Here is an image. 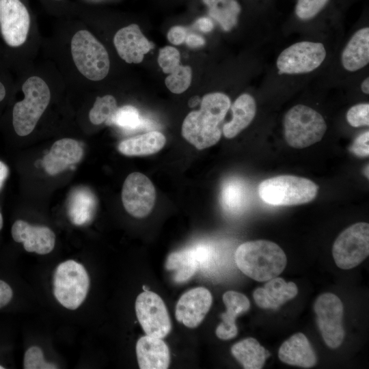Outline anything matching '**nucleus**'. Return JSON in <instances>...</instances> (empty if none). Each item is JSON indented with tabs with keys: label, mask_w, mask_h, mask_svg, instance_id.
I'll return each instance as SVG.
<instances>
[{
	"label": "nucleus",
	"mask_w": 369,
	"mask_h": 369,
	"mask_svg": "<svg viewBox=\"0 0 369 369\" xmlns=\"http://www.w3.org/2000/svg\"><path fill=\"white\" fill-rule=\"evenodd\" d=\"M230 105V98L223 93L204 95L200 109L191 111L185 117L182 125L183 137L199 150L216 144L221 136L219 126Z\"/></svg>",
	"instance_id": "obj_1"
},
{
	"label": "nucleus",
	"mask_w": 369,
	"mask_h": 369,
	"mask_svg": "<svg viewBox=\"0 0 369 369\" xmlns=\"http://www.w3.org/2000/svg\"><path fill=\"white\" fill-rule=\"evenodd\" d=\"M234 260L244 274L258 282L277 277L284 271L287 262L282 249L276 243L266 240L241 244L235 251Z\"/></svg>",
	"instance_id": "obj_2"
},
{
	"label": "nucleus",
	"mask_w": 369,
	"mask_h": 369,
	"mask_svg": "<svg viewBox=\"0 0 369 369\" xmlns=\"http://www.w3.org/2000/svg\"><path fill=\"white\" fill-rule=\"evenodd\" d=\"M318 185L310 179L281 175L265 179L258 186V194L273 206H292L308 203L317 195Z\"/></svg>",
	"instance_id": "obj_3"
},
{
	"label": "nucleus",
	"mask_w": 369,
	"mask_h": 369,
	"mask_svg": "<svg viewBox=\"0 0 369 369\" xmlns=\"http://www.w3.org/2000/svg\"><path fill=\"white\" fill-rule=\"evenodd\" d=\"M24 99L13 108L12 123L19 136L30 134L46 109L51 92L46 83L40 77H31L23 83Z\"/></svg>",
	"instance_id": "obj_4"
},
{
	"label": "nucleus",
	"mask_w": 369,
	"mask_h": 369,
	"mask_svg": "<svg viewBox=\"0 0 369 369\" xmlns=\"http://www.w3.org/2000/svg\"><path fill=\"white\" fill-rule=\"evenodd\" d=\"M327 124L316 111L303 105L290 109L284 118V133L287 144L295 148H304L322 139Z\"/></svg>",
	"instance_id": "obj_5"
},
{
	"label": "nucleus",
	"mask_w": 369,
	"mask_h": 369,
	"mask_svg": "<svg viewBox=\"0 0 369 369\" xmlns=\"http://www.w3.org/2000/svg\"><path fill=\"white\" fill-rule=\"evenodd\" d=\"M53 292L57 301L64 308L74 310L85 299L90 277L85 267L72 260L60 263L53 279Z\"/></svg>",
	"instance_id": "obj_6"
},
{
	"label": "nucleus",
	"mask_w": 369,
	"mask_h": 369,
	"mask_svg": "<svg viewBox=\"0 0 369 369\" xmlns=\"http://www.w3.org/2000/svg\"><path fill=\"white\" fill-rule=\"evenodd\" d=\"M75 66L87 79L100 81L107 75L110 61L105 46L88 31H78L71 40Z\"/></svg>",
	"instance_id": "obj_7"
},
{
	"label": "nucleus",
	"mask_w": 369,
	"mask_h": 369,
	"mask_svg": "<svg viewBox=\"0 0 369 369\" xmlns=\"http://www.w3.org/2000/svg\"><path fill=\"white\" fill-rule=\"evenodd\" d=\"M332 254L340 269H350L359 264L369 254V224L359 222L342 232L333 243Z\"/></svg>",
	"instance_id": "obj_8"
},
{
	"label": "nucleus",
	"mask_w": 369,
	"mask_h": 369,
	"mask_svg": "<svg viewBox=\"0 0 369 369\" xmlns=\"http://www.w3.org/2000/svg\"><path fill=\"white\" fill-rule=\"evenodd\" d=\"M326 50L320 42L303 41L286 49L277 59L280 74H303L313 71L324 61Z\"/></svg>",
	"instance_id": "obj_9"
},
{
	"label": "nucleus",
	"mask_w": 369,
	"mask_h": 369,
	"mask_svg": "<svg viewBox=\"0 0 369 369\" xmlns=\"http://www.w3.org/2000/svg\"><path fill=\"white\" fill-rule=\"evenodd\" d=\"M317 324L326 344L338 348L342 342L344 331L342 325L343 304L334 294L326 292L320 295L314 305Z\"/></svg>",
	"instance_id": "obj_10"
},
{
	"label": "nucleus",
	"mask_w": 369,
	"mask_h": 369,
	"mask_svg": "<svg viewBox=\"0 0 369 369\" xmlns=\"http://www.w3.org/2000/svg\"><path fill=\"white\" fill-rule=\"evenodd\" d=\"M137 319L147 336L163 338L170 331L171 320L163 299L150 290L140 293L135 301Z\"/></svg>",
	"instance_id": "obj_11"
},
{
	"label": "nucleus",
	"mask_w": 369,
	"mask_h": 369,
	"mask_svg": "<svg viewBox=\"0 0 369 369\" xmlns=\"http://www.w3.org/2000/svg\"><path fill=\"white\" fill-rule=\"evenodd\" d=\"M156 191L150 180L140 172L130 174L124 180L122 201L125 210L137 218L146 217L152 210Z\"/></svg>",
	"instance_id": "obj_12"
},
{
	"label": "nucleus",
	"mask_w": 369,
	"mask_h": 369,
	"mask_svg": "<svg viewBox=\"0 0 369 369\" xmlns=\"http://www.w3.org/2000/svg\"><path fill=\"white\" fill-rule=\"evenodd\" d=\"M29 27V12L20 0H0V31L8 45H22L27 39Z\"/></svg>",
	"instance_id": "obj_13"
},
{
	"label": "nucleus",
	"mask_w": 369,
	"mask_h": 369,
	"mask_svg": "<svg viewBox=\"0 0 369 369\" xmlns=\"http://www.w3.org/2000/svg\"><path fill=\"white\" fill-rule=\"evenodd\" d=\"M212 302V295L208 289L203 287L191 289L178 301L176 318L187 327H196L208 313Z\"/></svg>",
	"instance_id": "obj_14"
},
{
	"label": "nucleus",
	"mask_w": 369,
	"mask_h": 369,
	"mask_svg": "<svg viewBox=\"0 0 369 369\" xmlns=\"http://www.w3.org/2000/svg\"><path fill=\"white\" fill-rule=\"evenodd\" d=\"M113 44L119 56L128 64L141 63L144 55L154 46L137 24L119 29L114 36Z\"/></svg>",
	"instance_id": "obj_15"
},
{
	"label": "nucleus",
	"mask_w": 369,
	"mask_h": 369,
	"mask_svg": "<svg viewBox=\"0 0 369 369\" xmlns=\"http://www.w3.org/2000/svg\"><path fill=\"white\" fill-rule=\"evenodd\" d=\"M11 232L14 241L22 243L28 252L45 255L54 249L55 234L46 226H32L23 220H17L12 225Z\"/></svg>",
	"instance_id": "obj_16"
},
{
	"label": "nucleus",
	"mask_w": 369,
	"mask_h": 369,
	"mask_svg": "<svg viewBox=\"0 0 369 369\" xmlns=\"http://www.w3.org/2000/svg\"><path fill=\"white\" fill-rule=\"evenodd\" d=\"M83 149L75 139L64 138L55 141L42 160L49 175H56L80 161Z\"/></svg>",
	"instance_id": "obj_17"
},
{
	"label": "nucleus",
	"mask_w": 369,
	"mask_h": 369,
	"mask_svg": "<svg viewBox=\"0 0 369 369\" xmlns=\"http://www.w3.org/2000/svg\"><path fill=\"white\" fill-rule=\"evenodd\" d=\"M136 354L141 369H166L170 355L167 345L162 340L146 335L136 344Z\"/></svg>",
	"instance_id": "obj_18"
},
{
	"label": "nucleus",
	"mask_w": 369,
	"mask_h": 369,
	"mask_svg": "<svg viewBox=\"0 0 369 369\" xmlns=\"http://www.w3.org/2000/svg\"><path fill=\"white\" fill-rule=\"evenodd\" d=\"M298 289L294 282H286L282 278L274 277L262 288H256L253 297L256 303L264 309H277L294 298Z\"/></svg>",
	"instance_id": "obj_19"
},
{
	"label": "nucleus",
	"mask_w": 369,
	"mask_h": 369,
	"mask_svg": "<svg viewBox=\"0 0 369 369\" xmlns=\"http://www.w3.org/2000/svg\"><path fill=\"white\" fill-rule=\"evenodd\" d=\"M223 301L226 311L221 314L222 323L217 326L216 335L221 340H230L238 333L235 323L236 317L249 309L250 302L245 295L233 290L223 294Z\"/></svg>",
	"instance_id": "obj_20"
},
{
	"label": "nucleus",
	"mask_w": 369,
	"mask_h": 369,
	"mask_svg": "<svg viewBox=\"0 0 369 369\" xmlns=\"http://www.w3.org/2000/svg\"><path fill=\"white\" fill-rule=\"evenodd\" d=\"M278 356L286 364L309 368L316 364V356L309 340L302 333H297L281 345Z\"/></svg>",
	"instance_id": "obj_21"
},
{
	"label": "nucleus",
	"mask_w": 369,
	"mask_h": 369,
	"mask_svg": "<svg viewBox=\"0 0 369 369\" xmlns=\"http://www.w3.org/2000/svg\"><path fill=\"white\" fill-rule=\"evenodd\" d=\"M96 206V197L89 188L77 187L70 193L68 196V216L75 226L88 224L94 217Z\"/></svg>",
	"instance_id": "obj_22"
},
{
	"label": "nucleus",
	"mask_w": 369,
	"mask_h": 369,
	"mask_svg": "<svg viewBox=\"0 0 369 369\" xmlns=\"http://www.w3.org/2000/svg\"><path fill=\"white\" fill-rule=\"evenodd\" d=\"M344 69L355 72L369 62V28L359 29L350 39L342 53Z\"/></svg>",
	"instance_id": "obj_23"
},
{
	"label": "nucleus",
	"mask_w": 369,
	"mask_h": 369,
	"mask_svg": "<svg viewBox=\"0 0 369 369\" xmlns=\"http://www.w3.org/2000/svg\"><path fill=\"white\" fill-rule=\"evenodd\" d=\"M231 110L232 118L223 126V133L228 139L236 137L252 122L256 113V101L251 95L243 94L234 102Z\"/></svg>",
	"instance_id": "obj_24"
},
{
	"label": "nucleus",
	"mask_w": 369,
	"mask_h": 369,
	"mask_svg": "<svg viewBox=\"0 0 369 369\" xmlns=\"http://www.w3.org/2000/svg\"><path fill=\"white\" fill-rule=\"evenodd\" d=\"M166 138L159 131H150L123 140L118 150L126 156H141L154 154L165 146Z\"/></svg>",
	"instance_id": "obj_25"
},
{
	"label": "nucleus",
	"mask_w": 369,
	"mask_h": 369,
	"mask_svg": "<svg viewBox=\"0 0 369 369\" xmlns=\"http://www.w3.org/2000/svg\"><path fill=\"white\" fill-rule=\"evenodd\" d=\"M233 356L246 369H260L269 353L253 338H248L234 344L231 348Z\"/></svg>",
	"instance_id": "obj_26"
},
{
	"label": "nucleus",
	"mask_w": 369,
	"mask_h": 369,
	"mask_svg": "<svg viewBox=\"0 0 369 369\" xmlns=\"http://www.w3.org/2000/svg\"><path fill=\"white\" fill-rule=\"evenodd\" d=\"M165 266L173 272L174 280L178 283L187 281L199 269L192 247L170 254Z\"/></svg>",
	"instance_id": "obj_27"
},
{
	"label": "nucleus",
	"mask_w": 369,
	"mask_h": 369,
	"mask_svg": "<svg viewBox=\"0 0 369 369\" xmlns=\"http://www.w3.org/2000/svg\"><path fill=\"white\" fill-rule=\"evenodd\" d=\"M208 8L209 16L224 31H230L237 23L241 5L236 0H202Z\"/></svg>",
	"instance_id": "obj_28"
},
{
	"label": "nucleus",
	"mask_w": 369,
	"mask_h": 369,
	"mask_svg": "<svg viewBox=\"0 0 369 369\" xmlns=\"http://www.w3.org/2000/svg\"><path fill=\"white\" fill-rule=\"evenodd\" d=\"M246 191L244 186L236 180L227 181L221 190V203L223 208L230 212H238L244 206Z\"/></svg>",
	"instance_id": "obj_29"
},
{
	"label": "nucleus",
	"mask_w": 369,
	"mask_h": 369,
	"mask_svg": "<svg viewBox=\"0 0 369 369\" xmlns=\"http://www.w3.org/2000/svg\"><path fill=\"white\" fill-rule=\"evenodd\" d=\"M115 98L111 95L98 96L90 111L89 118L94 124H107L118 109Z\"/></svg>",
	"instance_id": "obj_30"
},
{
	"label": "nucleus",
	"mask_w": 369,
	"mask_h": 369,
	"mask_svg": "<svg viewBox=\"0 0 369 369\" xmlns=\"http://www.w3.org/2000/svg\"><path fill=\"white\" fill-rule=\"evenodd\" d=\"M106 124L117 125L127 130H132L141 124V118L137 108L132 105H124L118 108Z\"/></svg>",
	"instance_id": "obj_31"
},
{
	"label": "nucleus",
	"mask_w": 369,
	"mask_h": 369,
	"mask_svg": "<svg viewBox=\"0 0 369 369\" xmlns=\"http://www.w3.org/2000/svg\"><path fill=\"white\" fill-rule=\"evenodd\" d=\"M192 70L189 66L180 64L165 78V83L174 94H181L188 89L191 83Z\"/></svg>",
	"instance_id": "obj_32"
},
{
	"label": "nucleus",
	"mask_w": 369,
	"mask_h": 369,
	"mask_svg": "<svg viewBox=\"0 0 369 369\" xmlns=\"http://www.w3.org/2000/svg\"><path fill=\"white\" fill-rule=\"evenodd\" d=\"M157 62L163 72L170 74L180 64V52L174 46H165L159 49Z\"/></svg>",
	"instance_id": "obj_33"
},
{
	"label": "nucleus",
	"mask_w": 369,
	"mask_h": 369,
	"mask_svg": "<svg viewBox=\"0 0 369 369\" xmlns=\"http://www.w3.org/2000/svg\"><path fill=\"white\" fill-rule=\"evenodd\" d=\"M23 368L25 369H56L57 366L46 362L42 349L36 346L29 348L25 353Z\"/></svg>",
	"instance_id": "obj_34"
},
{
	"label": "nucleus",
	"mask_w": 369,
	"mask_h": 369,
	"mask_svg": "<svg viewBox=\"0 0 369 369\" xmlns=\"http://www.w3.org/2000/svg\"><path fill=\"white\" fill-rule=\"evenodd\" d=\"M329 0H298L295 13L299 18L306 20L314 18L328 3Z\"/></svg>",
	"instance_id": "obj_35"
},
{
	"label": "nucleus",
	"mask_w": 369,
	"mask_h": 369,
	"mask_svg": "<svg viewBox=\"0 0 369 369\" xmlns=\"http://www.w3.org/2000/svg\"><path fill=\"white\" fill-rule=\"evenodd\" d=\"M348 124L353 127L369 125V104L359 103L351 107L346 113Z\"/></svg>",
	"instance_id": "obj_36"
},
{
	"label": "nucleus",
	"mask_w": 369,
	"mask_h": 369,
	"mask_svg": "<svg viewBox=\"0 0 369 369\" xmlns=\"http://www.w3.org/2000/svg\"><path fill=\"white\" fill-rule=\"evenodd\" d=\"M369 131L359 135L350 147V151L359 157H366L369 154Z\"/></svg>",
	"instance_id": "obj_37"
},
{
	"label": "nucleus",
	"mask_w": 369,
	"mask_h": 369,
	"mask_svg": "<svg viewBox=\"0 0 369 369\" xmlns=\"http://www.w3.org/2000/svg\"><path fill=\"white\" fill-rule=\"evenodd\" d=\"M187 36L186 27L180 25H176L169 29L167 38L169 42L174 45H179L185 41Z\"/></svg>",
	"instance_id": "obj_38"
},
{
	"label": "nucleus",
	"mask_w": 369,
	"mask_h": 369,
	"mask_svg": "<svg viewBox=\"0 0 369 369\" xmlns=\"http://www.w3.org/2000/svg\"><path fill=\"white\" fill-rule=\"evenodd\" d=\"M13 296L11 287L3 280L0 279V308L8 305Z\"/></svg>",
	"instance_id": "obj_39"
},
{
	"label": "nucleus",
	"mask_w": 369,
	"mask_h": 369,
	"mask_svg": "<svg viewBox=\"0 0 369 369\" xmlns=\"http://www.w3.org/2000/svg\"><path fill=\"white\" fill-rule=\"evenodd\" d=\"M184 42L190 48L200 47L205 44V40L202 36L193 33L187 34Z\"/></svg>",
	"instance_id": "obj_40"
},
{
	"label": "nucleus",
	"mask_w": 369,
	"mask_h": 369,
	"mask_svg": "<svg viewBox=\"0 0 369 369\" xmlns=\"http://www.w3.org/2000/svg\"><path fill=\"white\" fill-rule=\"evenodd\" d=\"M195 27L203 32H209L213 29V21L206 17L198 18L194 24Z\"/></svg>",
	"instance_id": "obj_41"
},
{
	"label": "nucleus",
	"mask_w": 369,
	"mask_h": 369,
	"mask_svg": "<svg viewBox=\"0 0 369 369\" xmlns=\"http://www.w3.org/2000/svg\"><path fill=\"white\" fill-rule=\"evenodd\" d=\"M8 172L9 170L8 166L3 162L0 161V189L8 176Z\"/></svg>",
	"instance_id": "obj_42"
},
{
	"label": "nucleus",
	"mask_w": 369,
	"mask_h": 369,
	"mask_svg": "<svg viewBox=\"0 0 369 369\" xmlns=\"http://www.w3.org/2000/svg\"><path fill=\"white\" fill-rule=\"evenodd\" d=\"M361 88L362 92L366 94H369V79L367 77L364 80V81L361 84Z\"/></svg>",
	"instance_id": "obj_43"
},
{
	"label": "nucleus",
	"mask_w": 369,
	"mask_h": 369,
	"mask_svg": "<svg viewBox=\"0 0 369 369\" xmlns=\"http://www.w3.org/2000/svg\"><path fill=\"white\" fill-rule=\"evenodd\" d=\"M200 101H201L200 98L197 96H195L189 100V106L193 107L196 105Z\"/></svg>",
	"instance_id": "obj_44"
},
{
	"label": "nucleus",
	"mask_w": 369,
	"mask_h": 369,
	"mask_svg": "<svg viewBox=\"0 0 369 369\" xmlns=\"http://www.w3.org/2000/svg\"><path fill=\"white\" fill-rule=\"evenodd\" d=\"M5 89L3 83L0 82V102L3 100L5 96Z\"/></svg>",
	"instance_id": "obj_45"
},
{
	"label": "nucleus",
	"mask_w": 369,
	"mask_h": 369,
	"mask_svg": "<svg viewBox=\"0 0 369 369\" xmlns=\"http://www.w3.org/2000/svg\"><path fill=\"white\" fill-rule=\"evenodd\" d=\"M364 174L365 176L368 178V165H367V167L364 169Z\"/></svg>",
	"instance_id": "obj_46"
},
{
	"label": "nucleus",
	"mask_w": 369,
	"mask_h": 369,
	"mask_svg": "<svg viewBox=\"0 0 369 369\" xmlns=\"http://www.w3.org/2000/svg\"><path fill=\"white\" fill-rule=\"evenodd\" d=\"M2 227H3V217H2L1 213H0V230L2 228Z\"/></svg>",
	"instance_id": "obj_47"
},
{
	"label": "nucleus",
	"mask_w": 369,
	"mask_h": 369,
	"mask_svg": "<svg viewBox=\"0 0 369 369\" xmlns=\"http://www.w3.org/2000/svg\"><path fill=\"white\" fill-rule=\"evenodd\" d=\"M143 289L144 290V291L149 290L148 288L146 286H143Z\"/></svg>",
	"instance_id": "obj_48"
},
{
	"label": "nucleus",
	"mask_w": 369,
	"mask_h": 369,
	"mask_svg": "<svg viewBox=\"0 0 369 369\" xmlns=\"http://www.w3.org/2000/svg\"><path fill=\"white\" fill-rule=\"evenodd\" d=\"M4 367H3L2 366L0 365V369H3Z\"/></svg>",
	"instance_id": "obj_49"
},
{
	"label": "nucleus",
	"mask_w": 369,
	"mask_h": 369,
	"mask_svg": "<svg viewBox=\"0 0 369 369\" xmlns=\"http://www.w3.org/2000/svg\"><path fill=\"white\" fill-rule=\"evenodd\" d=\"M56 1H59V0H56Z\"/></svg>",
	"instance_id": "obj_50"
}]
</instances>
